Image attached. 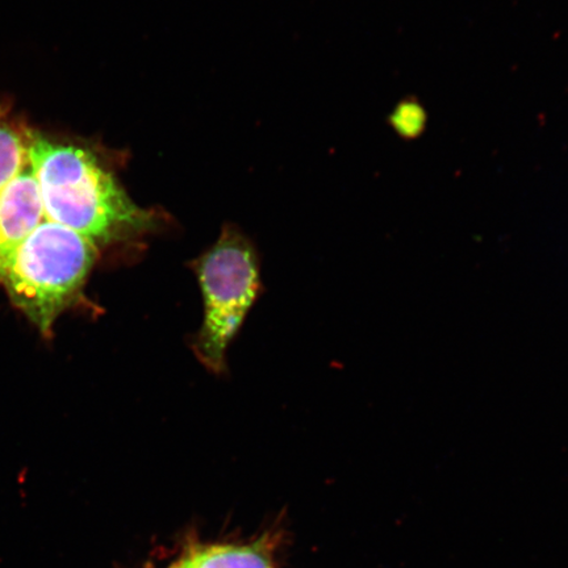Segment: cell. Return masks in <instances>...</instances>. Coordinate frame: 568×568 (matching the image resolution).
Segmentation results:
<instances>
[{"label":"cell","mask_w":568,"mask_h":568,"mask_svg":"<svg viewBox=\"0 0 568 568\" xmlns=\"http://www.w3.org/2000/svg\"><path fill=\"white\" fill-rule=\"evenodd\" d=\"M31 168L45 219L88 237L98 247L144 236L155 213L134 204L94 153L36 133Z\"/></svg>","instance_id":"6da1fadb"},{"label":"cell","mask_w":568,"mask_h":568,"mask_svg":"<svg viewBox=\"0 0 568 568\" xmlns=\"http://www.w3.org/2000/svg\"><path fill=\"white\" fill-rule=\"evenodd\" d=\"M98 248L82 234L44 220L20 244L0 254V283L12 304L48 335L81 296Z\"/></svg>","instance_id":"7a4b0ae2"},{"label":"cell","mask_w":568,"mask_h":568,"mask_svg":"<svg viewBox=\"0 0 568 568\" xmlns=\"http://www.w3.org/2000/svg\"><path fill=\"white\" fill-rule=\"evenodd\" d=\"M204 304L193 351L213 374L225 371V354L261 291L260 261L251 241L224 226L207 252L191 262Z\"/></svg>","instance_id":"3957f363"},{"label":"cell","mask_w":568,"mask_h":568,"mask_svg":"<svg viewBox=\"0 0 568 568\" xmlns=\"http://www.w3.org/2000/svg\"><path fill=\"white\" fill-rule=\"evenodd\" d=\"M44 220L39 183L30 165L0 190V254L20 244Z\"/></svg>","instance_id":"277c9868"},{"label":"cell","mask_w":568,"mask_h":568,"mask_svg":"<svg viewBox=\"0 0 568 568\" xmlns=\"http://www.w3.org/2000/svg\"><path fill=\"white\" fill-rule=\"evenodd\" d=\"M34 134L10 106L0 105V190L31 165Z\"/></svg>","instance_id":"5b68a950"},{"label":"cell","mask_w":568,"mask_h":568,"mask_svg":"<svg viewBox=\"0 0 568 568\" xmlns=\"http://www.w3.org/2000/svg\"><path fill=\"white\" fill-rule=\"evenodd\" d=\"M178 568H273L261 552L234 546H213L184 559Z\"/></svg>","instance_id":"8992f818"},{"label":"cell","mask_w":568,"mask_h":568,"mask_svg":"<svg viewBox=\"0 0 568 568\" xmlns=\"http://www.w3.org/2000/svg\"><path fill=\"white\" fill-rule=\"evenodd\" d=\"M388 124L400 139L416 140L423 136L428 125V112L416 98L408 97L389 112Z\"/></svg>","instance_id":"52a82bcc"},{"label":"cell","mask_w":568,"mask_h":568,"mask_svg":"<svg viewBox=\"0 0 568 568\" xmlns=\"http://www.w3.org/2000/svg\"><path fill=\"white\" fill-rule=\"evenodd\" d=\"M174 568H178V566H176V567H174Z\"/></svg>","instance_id":"ba28073f"}]
</instances>
